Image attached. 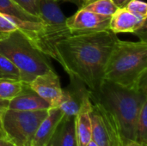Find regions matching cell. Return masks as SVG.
Returning a JSON list of instances; mask_svg holds the SVG:
<instances>
[{"instance_id": "obj_1", "label": "cell", "mask_w": 147, "mask_h": 146, "mask_svg": "<svg viewBox=\"0 0 147 146\" xmlns=\"http://www.w3.org/2000/svg\"><path fill=\"white\" fill-rule=\"evenodd\" d=\"M117 40L116 34L109 29L76 32L55 44L54 59L69 76L80 79L94 91L103 82L105 67Z\"/></svg>"}, {"instance_id": "obj_2", "label": "cell", "mask_w": 147, "mask_h": 146, "mask_svg": "<svg viewBox=\"0 0 147 146\" xmlns=\"http://www.w3.org/2000/svg\"><path fill=\"white\" fill-rule=\"evenodd\" d=\"M90 98L109 118L123 145L135 141L137 119L147 101V92L103 80L97 89L90 91Z\"/></svg>"}, {"instance_id": "obj_3", "label": "cell", "mask_w": 147, "mask_h": 146, "mask_svg": "<svg viewBox=\"0 0 147 146\" xmlns=\"http://www.w3.org/2000/svg\"><path fill=\"white\" fill-rule=\"evenodd\" d=\"M147 42L118 40L108 59L103 80L147 92Z\"/></svg>"}, {"instance_id": "obj_4", "label": "cell", "mask_w": 147, "mask_h": 146, "mask_svg": "<svg viewBox=\"0 0 147 146\" xmlns=\"http://www.w3.org/2000/svg\"><path fill=\"white\" fill-rule=\"evenodd\" d=\"M0 53L17 66L21 80L27 83L32 82L37 76L53 70L46 55L19 29L0 40Z\"/></svg>"}, {"instance_id": "obj_5", "label": "cell", "mask_w": 147, "mask_h": 146, "mask_svg": "<svg viewBox=\"0 0 147 146\" xmlns=\"http://www.w3.org/2000/svg\"><path fill=\"white\" fill-rule=\"evenodd\" d=\"M48 110L19 111L7 108L3 127L7 139L16 146H31L34 133Z\"/></svg>"}, {"instance_id": "obj_6", "label": "cell", "mask_w": 147, "mask_h": 146, "mask_svg": "<svg viewBox=\"0 0 147 146\" xmlns=\"http://www.w3.org/2000/svg\"><path fill=\"white\" fill-rule=\"evenodd\" d=\"M0 13L14 22L33 45L35 44L44 28L39 16L30 14L13 0H0Z\"/></svg>"}, {"instance_id": "obj_7", "label": "cell", "mask_w": 147, "mask_h": 146, "mask_svg": "<svg viewBox=\"0 0 147 146\" xmlns=\"http://www.w3.org/2000/svg\"><path fill=\"white\" fill-rule=\"evenodd\" d=\"M92 140L98 146H123L115 128L103 113V111L92 103L90 111Z\"/></svg>"}, {"instance_id": "obj_8", "label": "cell", "mask_w": 147, "mask_h": 146, "mask_svg": "<svg viewBox=\"0 0 147 146\" xmlns=\"http://www.w3.org/2000/svg\"><path fill=\"white\" fill-rule=\"evenodd\" d=\"M90 90L80 79L70 76V83L62 89V95L58 105L65 116H76L84 103L90 99Z\"/></svg>"}, {"instance_id": "obj_9", "label": "cell", "mask_w": 147, "mask_h": 146, "mask_svg": "<svg viewBox=\"0 0 147 146\" xmlns=\"http://www.w3.org/2000/svg\"><path fill=\"white\" fill-rule=\"evenodd\" d=\"M111 16L99 15L80 9L73 15L66 18V26L73 32L89 33L109 29Z\"/></svg>"}, {"instance_id": "obj_10", "label": "cell", "mask_w": 147, "mask_h": 146, "mask_svg": "<svg viewBox=\"0 0 147 146\" xmlns=\"http://www.w3.org/2000/svg\"><path fill=\"white\" fill-rule=\"evenodd\" d=\"M28 86L47 102L52 108L58 107L62 95V88L59 77L53 70L37 76L28 83Z\"/></svg>"}, {"instance_id": "obj_11", "label": "cell", "mask_w": 147, "mask_h": 146, "mask_svg": "<svg viewBox=\"0 0 147 146\" xmlns=\"http://www.w3.org/2000/svg\"><path fill=\"white\" fill-rule=\"evenodd\" d=\"M64 115L62 110L58 107L49 108L47 116L40 122L34 133L31 146H48Z\"/></svg>"}, {"instance_id": "obj_12", "label": "cell", "mask_w": 147, "mask_h": 146, "mask_svg": "<svg viewBox=\"0 0 147 146\" xmlns=\"http://www.w3.org/2000/svg\"><path fill=\"white\" fill-rule=\"evenodd\" d=\"M145 26H146V19L136 16L125 7L118 8L111 15L109 22V30L115 34L135 33Z\"/></svg>"}, {"instance_id": "obj_13", "label": "cell", "mask_w": 147, "mask_h": 146, "mask_svg": "<svg viewBox=\"0 0 147 146\" xmlns=\"http://www.w3.org/2000/svg\"><path fill=\"white\" fill-rule=\"evenodd\" d=\"M51 105L34 92L28 84L24 90L17 96L9 101L8 108L19 111L48 110Z\"/></svg>"}, {"instance_id": "obj_14", "label": "cell", "mask_w": 147, "mask_h": 146, "mask_svg": "<svg viewBox=\"0 0 147 146\" xmlns=\"http://www.w3.org/2000/svg\"><path fill=\"white\" fill-rule=\"evenodd\" d=\"M91 109L92 102L90 98L84 103L81 109L75 116V132L78 146H86L92 140Z\"/></svg>"}, {"instance_id": "obj_15", "label": "cell", "mask_w": 147, "mask_h": 146, "mask_svg": "<svg viewBox=\"0 0 147 146\" xmlns=\"http://www.w3.org/2000/svg\"><path fill=\"white\" fill-rule=\"evenodd\" d=\"M48 146H78L75 132V116L64 115Z\"/></svg>"}, {"instance_id": "obj_16", "label": "cell", "mask_w": 147, "mask_h": 146, "mask_svg": "<svg viewBox=\"0 0 147 146\" xmlns=\"http://www.w3.org/2000/svg\"><path fill=\"white\" fill-rule=\"evenodd\" d=\"M28 83L22 80L0 78V99L10 101L21 94Z\"/></svg>"}, {"instance_id": "obj_17", "label": "cell", "mask_w": 147, "mask_h": 146, "mask_svg": "<svg viewBox=\"0 0 147 146\" xmlns=\"http://www.w3.org/2000/svg\"><path fill=\"white\" fill-rule=\"evenodd\" d=\"M81 8L107 16H111L118 9L112 0H91L81 6Z\"/></svg>"}, {"instance_id": "obj_18", "label": "cell", "mask_w": 147, "mask_h": 146, "mask_svg": "<svg viewBox=\"0 0 147 146\" xmlns=\"http://www.w3.org/2000/svg\"><path fill=\"white\" fill-rule=\"evenodd\" d=\"M135 141L147 144V101L142 105L137 119L135 128Z\"/></svg>"}, {"instance_id": "obj_19", "label": "cell", "mask_w": 147, "mask_h": 146, "mask_svg": "<svg viewBox=\"0 0 147 146\" xmlns=\"http://www.w3.org/2000/svg\"><path fill=\"white\" fill-rule=\"evenodd\" d=\"M0 78L21 80L20 71L8 58L0 53Z\"/></svg>"}, {"instance_id": "obj_20", "label": "cell", "mask_w": 147, "mask_h": 146, "mask_svg": "<svg viewBox=\"0 0 147 146\" xmlns=\"http://www.w3.org/2000/svg\"><path fill=\"white\" fill-rule=\"evenodd\" d=\"M124 7L136 16L142 19H147L146 3L140 0H131Z\"/></svg>"}, {"instance_id": "obj_21", "label": "cell", "mask_w": 147, "mask_h": 146, "mask_svg": "<svg viewBox=\"0 0 147 146\" xmlns=\"http://www.w3.org/2000/svg\"><path fill=\"white\" fill-rule=\"evenodd\" d=\"M18 29L17 26L0 13V40Z\"/></svg>"}, {"instance_id": "obj_22", "label": "cell", "mask_w": 147, "mask_h": 146, "mask_svg": "<svg viewBox=\"0 0 147 146\" xmlns=\"http://www.w3.org/2000/svg\"><path fill=\"white\" fill-rule=\"evenodd\" d=\"M32 15L39 16V0H13Z\"/></svg>"}, {"instance_id": "obj_23", "label": "cell", "mask_w": 147, "mask_h": 146, "mask_svg": "<svg viewBox=\"0 0 147 146\" xmlns=\"http://www.w3.org/2000/svg\"><path fill=\"white\" fill-rule=\"evenodd\" d=\"M8 104H9V101L0 99V138H7L3 127V117L4 112L8 108Z\"/></svg>"}, {"instance_id": "obj_24", "label": "cell", "mask_w": 147, "mask_h": 146, "mask_svg": "<svg viewBox=\"0 0 147 146\" xmlns=\"http://www.w3.org/2000/svg\"><path fill=\"white\" fill-rule=\"evenodd\" d=\"M0 146H16L9 139L0 138Z\"/></svg>"}, {"instance_id": "obj_25", "label": "cell", "mask_w": 147, "mask_h": 146, "mask_svg": "<svg viewBox=\"0 0 147 146\" xmlns=\"http://www.w3.org/2000/svg\"><path fill=\"white\" fill-rule=\"evenodd\" d=\"M112 1L118 8H121V7H124L130 0H112Z\"/></svg>"}, {"instance_id": "obj_26", "label": "cell", "mask_w": 147, "mask_h": 146, "mask_svg": "<svg viewBox=\"0 0 147 146\" xmlns=\"http://www.w3.org/2000/svg\"><path fill=\"white\" fill-rule=\"evenodd\" d=\"M123 146H147V144H143V143H139L136 141H129L127 142L126 145H124Z\"/></svg>"}, {"instance_id": "obj_27", "label": "cell", "mask_w": 147, "mask_h": 146, "mask_svg": "<svg viewBox=\"0 0 147 146\" xmlns=\"http://www.w3.org/2000/svg\"><path fill=\"white\" fill-rule=\"evenodd\" d=\"M63 1H69V2H71V3H74L76 4H80L81 6L83 5L84 3V0H63Z\"/></svg>"}, {"instance_id": "obj_28", "label": "cell", "mask_w": 147, "mask_h": 146, "mask_svg": "<svg viewBox=\"0 0 147 146\" xmlns=\"http://www.w3.org/2000/svg\"><path fill=\"white\" fill-rule=\"evenodd\" d=\"M86 146H98V145H96L93 140H91V141H90V143H89V144H88Z\"/></svg>"}, {"instance_id": "obj_29", "label": "cell", "mask_w": 147, "mask_h": 146, "mask_svg": "<svg viewBox=\"0 0 147 146\" xmlns=\"http://www.w3.org/2000/svg\"><path fill=\"white\" fill-rule=\"evenodd\" d=\"M90 1H91V0H84V3H83V5H84V4H85L86 3H89V2H90ZM83 5H82V6H83Z\"/></svg>"}, {"instance_id": "obj_30", "label": "cell", "mask_w": 147, "mask_h": 146, "mask_svg": "<svg viewBox=\"0 0 147 146\" xmlns=\"http://www.w3.org/2000/svg\"><path fill=\"white\" fill-rule=\"evenodd\" d=\"M56 1H59V0H56Z\"/></svg>"}]
</instances>
